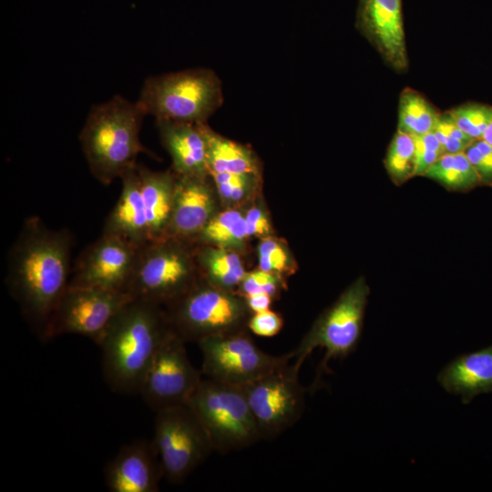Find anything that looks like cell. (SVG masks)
I'll return each mask as SVG.
<instances>
[{"label": "cell", "instance_id": "cell-13", "mask_svg": "<svg viewBox=\"0 0 492 492\" xmlns=\"http://www.w3.org/2000/svg\"><path fill=\"white\" fill-rule=\"evenodd\" d=\"M191 364L186 342L172 329L150 363L138 394L155 412L187 405L201 380Z\"/></svg>", "mask_w": 492, "mask_h": 492}, {"label": "cell", "instance_id": "cell-31", "mask_svg": "<svg viewBox=\"0 0 492 492\" xmlns=\"http://www.w3.org/2000/svg\"><path fill=\"white\" fill-rule=\"evenodd\" d=\"M286 289L285 278L257 268L247 272L236 292L243 298L255 294H267L276 300Z\"/></svg>", "mask_w": 492, "mask_h": 492}, {"label": "cell", "instance_id": "cell-4", "mask_svg": "<svg viewBox=\"0 0 492 492\" xmlns=\"http://www.w3.org/2000/svg\"><path fill=\"white\" fill-rule=\"evenodd\" d=\"M137 101L156 119L207 123L222 105V87L212 70L190 68L147 77Z\"/></svg>", "mask_w": 492, "mask_h": 492}, {"label": "cell", "instance_id": "cell-1", "mask_svg": "<svg viewBox=\"0 0 492 492\" xmlns=\"http://www.w3.org/2000/svg\"><path fill=\"white\" fill-rule=\"evenodd\" d=\"M72 246L68 230L49 229L39 218L31 217L9 253V292L43 341H46L53 313L69 285Z\"/></svg>", "mask_w": 492, "mask_h": 492}, {"label": "cell", "instance_id": "cell-7", "mask_svg": "<svg viewBox=\"0 0 492 492\" xmlns=\"http://www.w3.org/2000/svg\"><path fill=\"white\" fill-rule=\"evenodd\" d=\"M165 310L172 329L186 343L246 331L251 314L245 298L204 280Z\"/></svg>", "mask_w": 492, "mask_h": 492}, {"label": "cell", "instance_id": "cell-29", "mask_svg": "<svg viewBox=\"0 0 492 492\" xmlns=\"http://www.w3.org/2000/svg\"><path fill=\"white\" fill-rule=\"evenodd\" d=\"M256 256L259 269L285 279L294 274L298 269L288 243L277 235L259 240Z\"/></svg>", "mask_w": 492, "mask_h": 492}, {"label": "cell", "instance_id": "cell-24", "mask_svg": "<svg viewBox=\"0 0 492 492\" xmlns=\"http://www.w3.org/2000/svg\"><path fill=\"white\" fill-rule=\"evenodd\" d=\"M243 208L221 209L193 240L194 245H210L243 254L250 241Z\"/></svg>", "mask_w": 492, "mask_h": 492}, {"label": "cell", "instance_id": "cell-36", "mask_svg": "<svg viewBox=\"0 0 492 492\" xmlns=\"http://www.w3.org/2000/svg\"><path fill=\"white\" fill-rule=\"evenodd\" d=\"M246 303L251 313L271 309L274 301L267 294H255L245 298Z\"/></svg>", "mask_w": 492, "mask_h": 492}, {"label": "cell", "instance_id": "cell-32", "mask_svg": "<svg viewBox=\"0 0 492 492\" xmlns=\"http://www.w3.org/2000/svg\"><path fill=\"white\" fill-rule=\"evenodd\" d=\"M244 220L249 239H263L276 235L272 216L262 193L244 209Z\"/></svg>", "mask_w": 492, "mask_h": 492}, {"label": "cell", "instance_id": "cell-19", "mask_svg": "<svg viewBox=\"0 0 492 492\" xmlns=\"http://www.w3.org/2000/svg\"><path fill=\"white\" fill-rule=\"evenodd\" d=\"M119 179L122 181L121 192L106 219L102 232L142 247L150 239L137 164L127 169Z\"/></svg>", "mask_w": 492, "mask_h": 492}, {"label": "cell", "instance_id": "cell-21", "mask_svg": "<svg viewBox=\"0 0 492 492\" xmlns=\"http://www.w3.org/2000/svg\"><path fill=\"white\" fill-rule=\"evenodd\" d=\"M137 169L150 241L166 238L173 210L177 174L171 169L156 171L141 164H137Z\"/></svg>", "mask_w": 492, "mask_h": 492}, {"label": "cell", "instance_id": "cell-3", "mask_svg": "<svg viewBox=\"0 0 492 492\" xmlns=\"http://www.w3.org/2000/svg\"><path fill=\"white\" fill-rule=\"evenodd\" d=\"M145 116L138 101L120 95L90 108L78 139L91 174L103 185L135 166L139 153H149L139 138Z\"/></svg>", "mask_w": 492, "mask_h": 492}, {"label": "cell", "instance_id": "cell-28", "mask_svg": "<svg viewBox=\"0 0 492 492\" xmlns=\"http://www.w3.org/2000/svg\"><path fill=\"white\" fill-rule=\"evenodd\" d=\"M384 167L392 181L398 186L415 176V147L412 136L397 130L388 147Z\"/></svg>", "mask_w": 492, "mask_h": 492}, {"label": "cell", "instance_id": "cell-34", "mask_svg": "<svg viewBox=\"0 0 492 492\" xmlns=\"http://www.w3.org/2000/svg\"><path fill=\"white\" fill-rule=\"evenodd\" d=\"M464 153L478 174L481 185L492 187V146L482 138L476 139Z\"/></svg>", "mask_w": 492, "mask_h": 492}, {"label": "cell", "instance_id": "cell-6", "mask_svg": "<svg viewBox=\"0 0 492 492\" xmlns=\"http://www.w3.org/2000/svg\"><path fill=\"white\" fill-rule=\"evenodd\" d=\"M187 405L214 451L224 454L241 450L261 439L241 385L204 378Z\"/></svg>", "mask_w": 492, "mask_h": 492}, {"label": "cell", "instance_id": "cell-16", "mask_svg": "<svg viewBox=\"0 0 492 492\" xmlns=\"http://www.w3.org/2000/svg\"><path fill=\"white\" fill-rule=\"evenodd\" d=\"M222 209L210 176H178L173 210L167 237L192 243Z\"/></svg>", "mask_w": 492, "mask_h": 492}, {"label": "cell", "instance_id": "cell-5", "mask_svg": "<svg viewBox=\"0 0 492 492\" xmlns=\"http://www.w3.org/2000/svg\"><path fill=\"white\" fill-rule=\"evenodd\" d=\"M201 280L195 245L166 237L151 241L139 249L128 291L134 298L165 308Z\"/></svg>", "mask_w": 492, "mask_h": 492}, {"label": "cell", "instance_id": "cell-26", "mask_svg": "<svg viewBox=\"0 0 492 492\" xmlns=\"http://www.w3.org/2000/svg\"><path fill=\"white\" fill-rule=\"evenodd\" d=\"M449 190L468 191L481 181L464 152L443 154L425 173Z\"/></svg>", "mask_w": 492, "mask_h": 492}, {"label": "cell", "instance_id": "cell-10", "mask_svg": "<svg viewBox=\"0 0 492 492\" xmlns=\"http://www.w3.org/2000/svg\"><path fill=\"white\" fill-rule=\"evenodd\" d=\"M197 343L205 378L241 386L293 359V351L282 355L265 353L256 345L248 330L207 337Z\"/></svg>", "mask_w": 492, "mask_h": 492}, {"label": "cell", "instance_id": "cell-2", "mask_svg": "<svg viewBox=\"0 0 492 492\" xmlns=\"http://www.w3.org/2000/svg\"><path fill=\"white\" fill-rule=\"evenodd\" d=\"M171 330L163 306L142 299L131 300L97 343L108 387L118 394H138L150 363Z\"/></svg>", "mask_w": 492, "mask_h": 492}, {"label": "cell", "instance_id": "cell-37", "mask_svg": "<svg viewBox=\"0 0 492 492\" xmlns=\"http://www.w3.org/2000/svg\"><path fill=\"white\" fill-rule=\"evenodd\" d=\"M482 139H484L486 142L492 146V119L488 127L485 130Z\"/></svg>", "mask_w": 492, "mask_h": 492}, {"label": "cell", "instance_id": "cell-22", "mask_svg": "<svg viewBox=\"0 0 492 492\" xmlns=\"http://www.w3.org/2000/svg\"><path fill=\"white\" fill-rule=\"evenodd\" d=\"M207 140L210 175L217 173L259 174L262 167L259 157L248 146L229 139L203 124Z\"/></svg>", "mask_w": 492, "mask_h": 492}, {"label": "cell", "instance_id": "cell-18", "mask_svg": "<svg viewBox=\"0 0 492 492\" xmlns=\"http://www.w3.org/2000/svg\"><path fill=\"white\" fill-rule=\"evenodd\" d=\"M203 124L156 119L161 144L178 176H210Z\"/></svg>", "mask_w": 492, "mask_h": 492}, {"label": "cell", "instance_id": "cell-8", "mask_svg": "<svg viewBox=\"0 0 492 492\" xmlns=\"http://www.w3.org/2000/svg\"><path fill=\"white\" fill-rule=\"evenodd\" d=\"M369 294L370 288L364 277H358L331 306L321 313L293 350L292 363L300 368L315 348L325 351L314 384L322 373L328 371L330 359L343 360L356 350Z\"/></svg>", "mask_w": 492, "mask_h": 492}, {"label": "cell", "instance_id": "cell-12", "mask_svg": "<svg viewBox=\"0 0 492 492\" xmlns=\"http://www.w3.org/2000/svg\"><path fill=\"white\" fill-rule=\"evenodd\" d=\"M133 299L128 292L68 285L53 313L46 340L76 334L97 344L114 318Z\"/></svg>", "mask_w": 492, "mask_h": 492}, {"label": "cell", "instance_id": "cell-20", "mask_svg": "<svg viewBox=\"0 0 492 492\" xmlns=\"http://www.w3.org/2000/svg\"><path fill=\"white\" fill-rule=\"evenodd\" d=\"M436 379L447 393L460 395L465 405L478 395L492 393V344L456 356Z\"/></svg>", "mask_w": 492, "mask_h": 492}, {"label": "cell", "instance_id": "cell-15", "mask_svg": "<svg viewBox=\"0 0 492 492\" xmlns=\"http://www.w3.org/2000/svg\"><path fill=\"white\" fill-rule=\"evenodd\" d=\"M355 26L392 69L408 68L402 0H359Z\"/></svg>", "mask_w": 492, "mask_h": 492}, {"label": "cell", "instance_id": "cell-30", "mask_svg": "<svg viewBox=\"0 0 492 492\" xmlns=\"http://www.w3.org/2000/svg\"><path fill=\"white\" fill-rule=\"evenodd\" d=\"M457 127L473 139H480L492 119V107L480 103H466L450 109Z\"/></svg>", "mask_w": 492, "mask_h": 492}, {"label": "cell", "instance_id": "cell-27", "mask_svg": "<svg viewBox=\"0 0 492 492\" xmlns=\"http://www.w3.org/2000/svg\"><path fill=\"white\" fill-rule=\"evenodd\" d=\"M210 176L222 209L243 208L262 193V175L217 173Z\"/></svg>", "mask_w": 492, "mask_h": 492}, {"label": "cell", "instance_id": "cell-17", "mask_svg": "<svg viewBox=\"0 0 492 492\" xmlns=\"http://www.w3.org/2000/svg\"><path fill=\"white\" fill-rule=\"evenodd\" d=\"M163 477L152 442L137 440L124 446L105 468L111 492H157Z\"/></svg>", "mask_w": 492, "mask_h": 492}, {"label": "cell", "instance_id": "cell-23", "mask_svg": "<svg viewBox=\"0 0 492 492\" xmlns=\"http://www.w3.org/2000/svg\"><path fill=\"white\" fill-rule=\"evenodd\" d=\"M195 252L202 280L236 292L248 272L241 253L210 245H195Z\"/></svg>", "mask_w": 492, "mask_h": 492}, {"label": "cell", "instance_id": "cell-35", "mask_svg": "<svg viewBox=\"0 0 492 492\" xmlns=\"http://www.w3.org/2000/svg\"><path fill=\"white\" fill-rule=\"evenodd\" d=\"M282 327V316L271 309L251 313L247 323L249 332L261 337H273Z\"/></svg>", "mask_w": 492, "mask_h": 492}, {"label": "cell", "instance_id": "cell-33", "mask_svg": "<svg viewBox=\"0 0 492 492\" xmlns=\"http://www.w3.org/2000/svg\"><path fill=\"white\" fill-rule=\"evenodd\" d=\"M412 137L415 147V176H424L427 169L444 154V149L433 131Z\"/></svg>", "mask_w": 492, "mask_h": 492}, {"label": "cell", "instance_id": "cell-14", "mask_svg": "<svg viewBox=\"0 0 492 492\" xmlns=\"http://www.w3.org/2000/svg\"><path fill=\"white\" fill-rule=\"evenodd\" d=\"M140 248L102 232L78 257L69 285L128 292Z\"/></svg>", "mask_w": 492, "mask_h": 492}, {"label": "cell", "instance_id": "cell-9", "mask_svg": "<svg viewBox=\"0 0 492 492\" xmlns=\"http://www.w3.org/2000/svg\"><path fill=\"white\" fill-rule=\"evenodd\" d=\"M163 477L183 482L214 451L200 421L188 405L156 412L152 439Z\"/></svg>", "mask_w": 492, "mask_h": 492}, {"label": "cell", "instance_id": "cell-11", "mask_svg": "<svg viewBox=\"0 0 492 492\" xmlns=\"http://www.w3.org/2000/svg\"><path fill=\"white\" fill-rule=\"evenodd\" d=\"M299 371L290 362L242 386L261 439L278 436L301 418L305 388Z\"/></svg>", "mask_w": 492, "mask_h": 492}, {"label": "cell", "instance_id": "cell-25", "mask_svg": "<svg viewBox=\"0 0 492 492\" xmlns=\"http://www.w3.org/2000/svg\"><path fill=\"white\" fill-rule=\"evenodd\" d=\"M440 112L418 91L405 87L400 95L398 131L410 136L433 131Z\"/></svg>", "mask_w": 492, "mask_h": 492}]
</instances>
